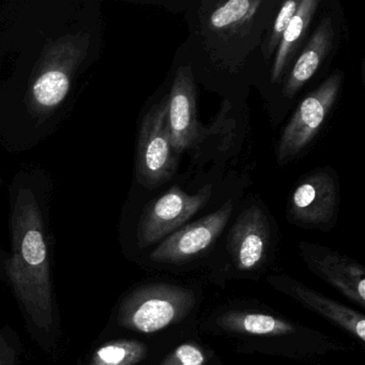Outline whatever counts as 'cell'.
Here are the masks:
<instances>
[{"label": "cell", "instance_id": "6da1fadb", "mask_svg": "<svg viewBox=\"0 0 365 365\" xmlns=\"http://www.w3.org/2000/svg\"><path fill=\"white\" fill-rule=\"evenodd\" d=\"M7 274L34 324L50 331L54 324L50 259L41 213L29 191L20 192L14 207Z\"/></svg>", "mask_w": 365, "mask_h": 365}, {"label": "cell", "instance_id": "7a4b0ae2", "mask_svg": "<svg viewBox=\"0 0 365 365\" xmlns=\"http://www.w3.org/2000/svg\"><path fill=\"white\" fill-rule=\"evenodd\" d=\"M213 330L238 339L243 352H260L292 359L314 358L341 350L330 337L279 314L249 307H230L215 314Z\"/></svg>", "mask_w": 365, "mask_h": 365}, {"label": "cell", "instance_id": "3957f363", "mask_svg": "<svg viewBox=\"0 0 365 365\" xmlns=\"http://www.w3.org/2000/svg\"><path fill=\"white\" fill-rule=\"evenodd\" d=\"M195 302V294L189 288L168 283L148 284L125 298L117 319L123 328L149 334L182 322Z\"/></svg>", "mask_w": 365, "mask_h": 365}, {"label": "cell", "instance_id": "277c9868", "mask_svg": "<svg viewBox=\"0 0 365 365\" xmlns=\"http://www.w3.org/2000/svg\"><path fill=\"white\" fill-rule=\"evenodd\" d=\"M341 83V74H333L301 102L279 136V165L292 161L315 138L339 98Z\"/></svg>", "mask_w": 365, "mask_h": 365}, {"label": "cell", "instance_id": "5b68a950", "mask_svg": "<svg viewBox=\"0 0 365 365\" xmlns=\"http://www.w3.org/2000/svg\"><path fill=\"white\" fill-rule=\"evenodd\" d=\"M176 172V155L168 125V98L153 106L143 119L138 134L136 176L149 190L161 187Z\"/></svg>", "mask_w": 365, "mask_h": 365}, {"label": "cell", "instance_id": "8992f818", "mask_svg": "<svg viewBox=\"0 0 365 365\" xmlns=\"http://www.w3.org/2000/svg\"><path fill=\"white\" fill-rule=\"evenodd\" d=\"M339 210L336 178L326 170H314L299 180L290 195L287 219L307 230H331Z\"/></svg>", "mask_w": 365, "mask_h": 365}, {"label": "cell", "instance_id": "52a82bcc", "mask_svg": "<svg viewBox=\"0 0 365 365\" xmlns=\"http://www.w3.org/2000/svg\"><path fill=\"white\" fill-rule=\"evenodd\" d=\"M212 192L207 185L197 193L190 195L178 185L153 200L143 212L138 228L140 247H147L182 227L200 209L204 208Z\"/></svg>", "mask_w": 365, "mask_h": 365}, {"label": "cell", "instance_id": "ba28073f", "mask_svg": "<svg viewBox=\"0 0 365 365\" xmlns=\"http://www.w3.org/2000/svg\"><path fill=\"white\" fill-rule=\"evenodd\" d=\"M232 209V202L228 200L215 212L179 228L155 247L151 260L162 264H185L202 255L227 225Z\"/></svg>", "mask_w": 365, "mask_h": 365}, {"label": "cell", "instance_id": "9c48e42d", "mask_svg": "<svg viewBox=\"0 0 365 365\" xmlns=\"http://www.w3.org/2000/svg\"><path fill=\"white\" fill-rule=\"evenodd\" d=\"M307 268L359 307H365V270L356 260L315 243L301 242Z\"/></svg>", "mask_w": 365, "mask_h": 365}, {"label": "cell", "instance_id": "30bf717a", "mask_svg": "<svg viewBox=\"0 0 365 365\" xmlns=\"http://www.w3.org/2000/svg\"><path fill=\"white\" fill-rule=\"evenodd\" d=\"M270 247V225L260 207L245 209L230 228L228 254L239 272L253 273L267 260Z\"/></svg>", "mask_w": 365, "mask_h": 365}, {"label": "cell", "instance_id": "8fae6325", "mask_svg": "<svg viewBox=\"0 0 365 365\" xmlns=\"http://www.w3.org/2000/svg\"><path fill=\"white\" fill-rule=\"evenodd\" d=\"M271 287L286 294L304 307L332 322L346 331L354 339L365 343V318L362 313L354 311L337 301L307 287L294 277L285 274L272 275L267 279Z\"/></svg>", "mask_w": 365, "mask_h": 365}, {"label": "cell", "instance_id": "7c38bea8", "mask_svg": "<svg viewBox=\"0 0 365 365\" xmlns=\"http://www.w3.org/2000/svg\"><path fill=\"white\" fill-rule=\"evenodd\" d=\"M168 125L174 155L189 148L197 134L196 89L190 67H179L168 97Z\"/></svg>", "mask_w": 365, "mask_h": 365}, {"label": "cell", "instance_id": "4fadbf2b", "mask_svg": "<svg viewBox=\"0 0 365 365\" xmlns=\"http://www.w3.org/2000/svg\"><path fill=\"white\" fill-rule=\"evenodd\" d=\"M332 20L326 18L318 25L302 54L297 59L283 88L284 97L292 99L313 78L332 48L334 40Z\"/></svg>", "mask_w": 365, "mask_h": 365}, {"label": "cell", "instance_id": "5bb4252c", "mask_svg": "<svg viewBox=\"0 0 365 365\" xmlns=\"http://www.w3.org/2000/svg\"><path fill=\"white\" fill-rule=\"evenodd\" d=\"M319 6V0H301L296 14L292 16L287 29L284 33L279 44V51L273 63L271 78L275 83L282 78L286 66L292 59L294 51L300 46L312 19Z\"/></svg>", "mask_w": 365, "mask_h": 365}, {"label": "cell", "instance_id": "9a60e30c", "mask_svg": "<svg viewBox=\"0 0 365 365\" xmlns=\"http://www.w3.org/2000/svg\"><path fill=\"white\" fill-rule=\"evenodd\" d=\"M148 354L146 344L136 339H115L96 350L89 365H138Z\"/></svg>", "mask_w": 365, "mask_h": 365}, {"label": "cell", "instance_id": "2e32d148", "mask_svg": "<svg viewBox=\"0 0 365 365\" xmlns=\"http://www.w3.org/2000/svg\"><path fill=\"white\" fill-rule=\"evenodd\" d=\"M258 0H230L222 4L209 19L211 31L215 33H232L249 22L257 11Z\"/></svg>", "mask_w": 365, "mask_h": 365}, {"label": "cell", "instance_id": "e0dca14e", "mask_svg": "<svg viewBox=\"0 0 365 365\" xmlns=\"http://www.w3.org/2000/svg\"><path fill=\"white\" fill-rule=\"evenodd\" d=\"M68 74L61 69L48 70L34 85L33 96L38 106L53 108L63 101L69 93Z\"/></svg>", "mask_w": 365, "mask_h": 365}, {"label": "cell", "instance_id": "ac0fdd59", "mask_svg": "<svg viewBox=\"0 0 365 365\" xmlns=\"http://www.w3.org/2000/svg\"><path fill=\"white\" fill-rule=\"evenodd\" d=\"M209 362L208 352L198 344L189 341L175 348L159 365H208Z\"/></svg>", "mask_w": 365, "mask_h": 365}, {"label": "cell", "instance_id": "d6986e66", "mask_svg": "<svg viewBox=\"0 0 365 365\" xmlns=\"http://www.w3.org/2000/svg\"><path fill=\"white\" fill-rule=\"evenodd\" d=\"M299 4H300V1H298V0L297 1L296 0H288V1L283 4L281 9H279L277 20L274 22V26H273L272 33H271L270 40H269L268 51L266 53L267 61L275 52V48L279 46L284 33H285L292 16H294L297 9H298Z\"/></svg>", "mask_w": 365, "mask_h": 365}, {"label": "cell", "instance_id": "ffe728a7", "mask_svg": "<svg viewBox=\"0 0 365 365\" xmlns=\"http://www.w3.org/2000/svg\"><path fill=\"white\" fill-rule=\"evenodd\" d=\"M8 360H9V356L6 351V346L4 345L3 341L0 339V365H8Z\"/></svg>", "mask_w": 365, "mask_h": 365}]
</instances>
